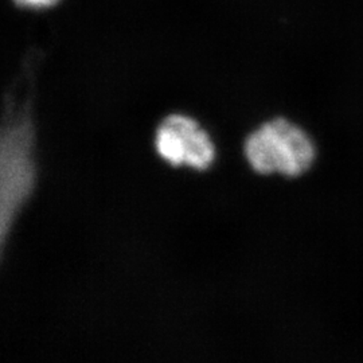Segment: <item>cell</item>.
Instances as JSON below:
<instances>
[{"label":"cell","mask_w":363,"mask_h":363,"mask_svg":"<svg viewBox=\"0 0 363 363\" xmlns=\"http://www.w3.org/2000/svg\"><path fill=\"white\" fill-rule=\"evenodd\" d=\"M245 155L250 167L259 174L298 178L315 164L318 147L304 128L276 117L249 135Z\"/></svg>","instance_id":"6da1fadb"},{"label":"cell","mask_w":363,"mask_h":363,"mask_svg":"<svg viewBox=\"0 0 363 363\" xmlns=\"http://www.w3.org/2000/svg\"><path fill=\"white\" fill-rule=\"evenodd\" d=\"M35 167L33 159V124L26 109L10 120L1 135L0 152V233L1 245L18 211L33 191Z\"/></svg>","instance_id":"7a4b0ae2"},{"label":"cell","mask_w":363,"mask_h":363,"mask_svg":"<svg viewBox=\"0 0 363 363\" xmlns=\"http://www.w3.org/2000/svg\"><path fill=\"white\" fill-rule=\"evenodd\" d=\"M156 152L171 166L208 169L216 159V147L208 132L194 118L184 115L166 117L157 127Z\"/></svg>","instance_id":"3957f363"},{"label":"cell","mask_w":363,"mask_h":363,"mask_svg":"<svg viewBox=\"0 0 363 363\" xmlns=\"http://www.w3.org/2000/svg\"><path fill=\"white\" fill-rule=\"evenodd\" d=\"M60 0H13V3L22 9L30 10H46L58 4Z\"/></svg>","instance_id":"277c9868"}]
</instances>
